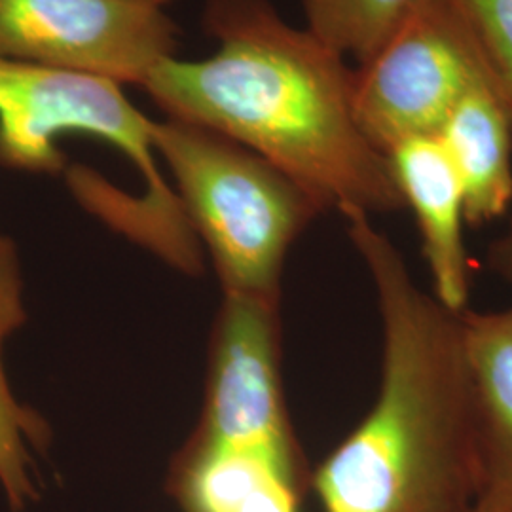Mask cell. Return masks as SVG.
I'll list each match as a JSON object with an SVG mask.
<instances>
[{"label":"cell","instance_id":"cell-1","mask_svg":"<svg viewBox=\"0 0 512 512\" xmlns=\"http://www.w3.org/2000/svg\"><path fill=\"white\" fill-rule=\"evenodd\" d=\"M202 23L217 54L169 57L141 86L167 118L253 150L323 211L404 209L389 158L357 126L355 69L344 55L287 23L270 0H207Z\"/></svg>","mask_w":512,"mask_h":512},{"label":"cell","instance_id":"cell-2","mask_svg":"<svg viewBox=\"0 0 512 512\" xmlns=\"http://www.w3.org/2000/svg\"><path fill=\"white\" fill-rule=\"evenodd\" d=\"M348 236L372 279L384 330L376 403L311 476L325 512H459L478 497L473 376L463 313L421 291L365 213Z\"/></svg>","mask_w":512,"mask_h":512},{"label":"cell","instance_id":"cell-3","mask_svg":"<svg viewBox=\"0 0 512 512\" xmlns=\"http://www.w3.org/2000/svg\"><path fill=\"white\" fill-rule=\"evenodd\" d=\"M150 139L224 293L279 302L287 253L323 207L281 169L217 131L165 118L152 120Z\"/></svg>","mask_w":512,"mask_h":512},{"label":"cell","instance_id":"cell-4","mask_svg":"<svg viewBox=\"0 0 512 512\" xmlns=\"http://www.w3.org/2000/svg\"><path fill=\"white\" fill-rule=\"evenodd\" d=\"M122 88L107 78L0 55V165L57 173L65 167L59 137L82 133L103 139L124 152L147 181L143 209L154 224L152 245L169 258L184 255L190 251V224L156 167L152 120Z\"/></svg>","mask_w":512,"mask_h":512},{"label":"cell","instance_id":"cell-5","mask_svg":"<svg viewBox=\"0 0 512 512\" xmlns=\"http://www.w3.org/2000/svg\"><path fill=\"white\" fill-rule=\"evenodd\" d=\"M480 76L490 73L452 2L420 0L355 69L357 126L385 156L408 139L437 137Z\"/></svg>","mask_w":512,"mask_h":512},{"label":"cell","instance_id":"cell-6","mask_svg":"<svg viewBox=\"0 0 512 512\" xmlns=\"http://www.w3.org/2000/svg\"><path fill=\"white\" fill-rule=\"evenodd\" d=\"M179 25L145 0H0V55L143 86L175 57Z\"/></svg>","mask_w":512,"mask_h":512},{"label":"cell","instance_id":"cell-7","mask_svg":"<svg viewBox=\"0 0 512 512\" xmlns=\"http://www.w3.org/2000/svg\"><path fill=\"white\" fill-rule=\"evenodd\" d=\"M194 439L258 450L304 471L283 399L274 300L224 293Z\"/></svg>","mask_w":512,"mask_h":512},{"label":"cell","instance_id":"cell-8","mask_svg":"<svg viewBox=\"0 0 512 512\" xmlns=\"http://www.w3.org/2000/svg\"><path fill=\"white\" fill-rule=\"evenodd\" d=\"M387 158L404 207L412 209L418 224L433 296L450 311H467L473 270L463 239L465 209L454 167L437 137L403 141Z\"/></svg>","mask_w":512,"mask_h":512},{"label":"cell","instance_id":"cell-9","mask_svg":"<svg viewBox=\"0 0 512 512\" xmlns=\"http://www.w3.org/2000/svg\"><path fill=\"white\" fill-rule=\"evenodd\" d=\"M437 139L456 171L465 222L503 217L512 203V114L490 76L459 97Z\"/></svg>","mask_w":512,"mask_h":512},{"label":"cell","instance_id":"cell-10","mask_svg":"<svg viewBox=\"0 0 512 512\" xmlns=\"http://www.w3.org/2000/svg\"><path fill=\"white\" fill-rule=\"evenodd\" d=\"M304 471L258 450L194 439L171 475L184 512H300Z\"/></svg>","mask_w":512,"mask_h":512},{"label":"cell","instance_id":"cell-11","mask_svg":"<svg viewBox=\"0 0 512 512\" xmlns=\"http://www.w3.org/2000/svg\"><path fill=\"white\" fill-rule=\"evenodd\" d=\"M473 376L478 497L512 507V308L463 311Z\"/></svg>","mask_w":512,"mask_h":512},{"label":"cell","instance_id":"cell-12","mask_svg":"<svg viewBox=\"0 0 512 512\" xmlns=\"http://www.w3.org/2000/svg\"><path fill=\"white\" fill-rule=\"evenodd\" d=\"M420 0H302L308 29L344 57L365 63Z\"/></svg>","mask_w":512,"mask_h":512},{"label":"cell","instance_id":"cell-13","mask_svg":"<svg viewBox=\"0 0 512 512\" xmlns=\"http://www.w3.org/2000/svg\"><path fill=\"white\" fill-rule=\"evenodd\" d=\"M44 437L46 425L16 399L0 361V486L12 511L23 512L38 499L33 448Z\"/></svg>","mask_w":512,"mask_h":512},{"label":"cell","instance_id":"cell-14","mask_svg":"<svg viewBox=\"0 0 512 512\" xmlns=\"http://www.w3.org/2000/svg\"><path fill=\"white\" fill-rule=\"evenodd\" d=\"M512 114V0H450Z\"/></svg>","mask_w":512,"mask_h":512},{"label":"cell","instance_id":"cell-15","mask_svg":"<svg viewBox=\"0 0 512 512\" xmlns=\"http://www.w3.org/2000/svg\"><path fill=\"white\" fill-rule=\"evenodd\" d=\"M23 281L14 243L0 236V351L12 332L25 323Z\"/></svg>","mask_w":512,"mask_h":512},{"label":"cell","instance_id":"cell-16","mask_svg":"<svg viewBox=\"0 0 512 512\" xmlns=\"http://www.w3.org/2000/svg\"><path fill=\"white\" fill-rule=\"evenodd\" d=\"M488 266L499 279L512 285V220L507 230L492 241L488 249Z\"/></svg>","mask_w":512,"mask_h":512},{"label":"cell","instance_id":"cell-17","mask_svg":"<svg viewBox=\"0 0 512 512\" xmlns=\"http://www.w3.org/2000/svg\"><path fill=\"white\" fill-rule=\"evenodd\" d=\"M459 512H512V507L497 505V503H490V501H484V499H476L475 503H471L469 507H465L463 511Z\"/></svg>","mask_w":512,"mask_h":512},{"label":"cell","instance_id":"cell-18","mask_svg":"<svg viewBox=\"0 0 512 512\" xmlns=\"http://www.w3.org/2000/svg\"><path fill=\"white\" fill-rule=\"evenodd\" d=\"M145 2L156 4V6H165V4H169V2H173V0H145Z\"/></svg>","mask_w":512,"mask_h":512}]
</instances>
